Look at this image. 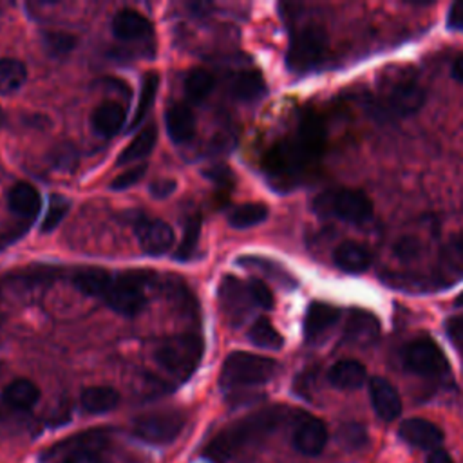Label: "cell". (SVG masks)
I'll list each match as a JSON object with an SVG mask.
<instances>
[{"label":"cell","mask_w":463,"mask_h":463,"mask_svg":"<svg viewBox=\"0 0 463 463\" xmlns=\"http://www.w3.org/2000/svg\"><path fill=\"white\" fill-rule=\"evenodd\" d=\"M284 415L281 409H265L256 415H250L230 427L223 429L212 438L206 447V456L214 461H226L238 456L247 447L261 441L272 434L283 422Z\"/></svg>","instance_id":"1"},{"label":"cell","mask_w":463,"mask_h":463,"mask_svg":"<svg viewBox=\"0 0 463 463\" xmlns=\"http://www.w3.org/2000/svg\"><path fill=\"white\" fill-rule=\"evenodd\" d=\"M205 342L197 333H181L165 338L154 352L156 364L179 380L190 379L203 359Z\"/></svg>","instance_id":"2"},{"label":"cell","mask_w":463,"mask_h":463,"mask_svg":"<svg viewBox=\"0 0 463 463\" xmlns=\"http://www.w3.org/2000/svg\"><path fill=\"white\" fill-rule=\"evenodd\" d=\"M277 373L275 361L247 352L230 354L221 368V386L226 389L261 386Z\"/></svg>","instance_id":"3"},{"label":"cell","mask_w":463,"mask_h":463,"mask_svg":"<svg viewBox=\"0 0 463 463\" xmlns=\"http://www.w3.org/2000/svg\"><path fill=\"white\" fill-rule=\"evenodd\" d=\"M425 101V92L413 74H386L380 83V109L384 112L407 116L416 112Z\"/></svg>","instance_id":"4"},{"label":"cell","mask_w":463,"mask_h":463,"mask_svg":"<svg viewBox=\"0 0 463 463\" xmlns=\"http://www.w3.org/2000/svg\"><path fill=\"white\" fill-rule=\"evenodd\" d=\"M313 208L322 215H336L347 223H363L373 215L371 199L364 192L350 188L319 196Z\"/></svg>","instance_id":"5"},{"label":"cell","mask_w":463,"mask_h":463,"mask_svg":"<svg viewBox=\"0 0 463 463\" xmlns=\"http://www.w3.org/2000/svg\"><path fill=\"white\" fill-rule=\"evenodd\" d=\"M105 304L116 313L135 317L145 306V279L136 272H127L114 277L110 290L105 295Z\"/></svg>","instance_id":"6"},{"label":"cell","mask_w":463,"mask_h":463,"mask_svg":"<svg viewBox=\"0 0 463 463\" xmlns=\"http://www.w3.org/2000/svg\"><path fill=\"white\" fill-rule=\"evenodd\" d=\"M185 427V416L179 411L147 413L135 420L133 432L147 443H172Z\"/></svg>","instance_id":"7"},{"label":"cell","mask_w":463,"mask_h":463,"mask_svg":"<svg viewBox=\"0 0 463 463\" xmlns=\"http://www.w3.org/2000/svg\"><path fill=\"white\" fill-rule=\"evenodd\" d=\"M404 363L409 371L422 377H440L449 370L443 352L429 336H418L407 344Z\"/></svg>","instance_id":"8"},{"label":"cell","mask_w":463,"mask_h":463,"mask_svg":"<svg viewBox=\"0 0 463 463\" xmlns=\"http://www.w3.org/2000/svg\"><path fill=\"white\" fill-rule=\"evenodd\" d=\"M328 49V35L322 28L310 26L302 30L292 42L288 51V66L293 71H308L320 64Z\"/></svg>","instance_id":"9"},{"label":"cell","mask_w":463,"mask_h":463,"mask_svg":"<svg viewBox=\"0 0 463 463\" xmlns=\"http://www.w3.org/2000/svg\"><path fill=\"white\" fill-rule=\"evenodd\" d=\"M219 302L224 319L230 324L238 326L247 319L250 311V302H254V299L245 283H241L234 275H224L219 284Z\"/></svg>","instance_id":"10"},{"label":"cell","mask_w":463,"mask_h":463,"mask_svg":"<svg viewBox=\"0 0 463 463\" xmlns=\"http://www.w3.org/2000/svg\"><path fill=\"white\" fill-rule=\"evenodd\" d=\"M136 238L149 256L167 254L176 241L174 230L162 219H142L136 224Z\"/></svg>","instance_id":"11"},{"label":"cell","mask_w":463,"mask_h":463,"mask_svg":"<svg viewBox=\"0 0 463 463\" xmlns=\"http://www.w3.org/2000/svg\"><path fill=\"white\" fill-rule=\"evenodd\" d=\"M293 447L304 456H319L328 443V429L322 420L302 415L293 427Z\"/></svg>","instance_id":"12"},{"label":"cell","mask_w":463,"mask_h":463,"mask_svg":"<svg viewBox=\"0 0 463 463\" xmlns=\"http://www.w3.org/2000/svg\"><path fill=\"white\" fill-rule=\"evenodd\" d=\"M400 438L418 449H440L443 441L441 429L425 418H409L400 424Z\"/></svg>","instance_id":"13"},{"label":"cell","mask_w":463,"mask_h":463,"mask_svg":"<svg viewBox=\"0 0 463 463\" xmlns=\"http://www.w3.org/2000/svg\"><path fill=\"white\" fill-rule=\"evenodd\" d=\"M112 33L116 39H120L124 42H133V40H144L153 37L154 28L151 21L140 12L122 10L112 19Z\"/></svg>","instance_id":"14"},{"label":"cell","mask_w":463,"mask_h":463,"mask_svg":"<svg viewBox=\"0 0 463 463\" xmlns=\"http://www.w3.org/2000/svg\"><path fill=\"white\" fill-rule=\"evenodd\" d=\"M370 395H371V404L375 413L384 422H393L395 418L400 416L402 413L400 395L386 379L375 377L370 382Z\"/></svg>","instance_id":"15"},{"label":"cell","mask_w":463,"mask_h":463,"mask_svg":"<svg viewBox=\"0 0 463 463\" xmlns=\"http://www.w3.org/2000/svg\"><path fill=\"white\" fill-rule=\"evenodd\" d=\"M165 126L170 140L178 145L188 144L196 136V116L185 103H174L167 109Z\"/></svg>","instance_id":"16"},{"label":"cell","mask_w":463,"mask_h":463,"mask_svg":"<svg viewBox=\"0 0 463 463\" xmlns=\"http://www.w3.org/2000/svg\"><path fill=\"white\" fill-rule=\"evenodd\" d=\"M127 110L118 101H103L92 112V127L100 136L118 135L126 124Z\"/></svg>","instance_id":"17"},{"label":"cell","mask_w":463,"mask_h":463,"mask_svg":"<svg viewBox=\"0 0 463 463\" xmlns=\"http://www.w3.org/2000/svg\"><path fill=\"white\" fill-rule=\"evenodd\" d=\"M340 313L328 302H311L304 317V335L308 340H319L338 320Z\"/></svg>","instance_id":"18"},{"label":"cell","mask_w":463,"mask_h":463,"mask_svg":"<svg viewBox=\"0 0 463 463\" xmlns=\"http://www.w3.org/2000/svg\"><path fill=\"white\" fill-rule=\"evenodd\" d=\"M333 261L336 268H340L345 274H363L371 265V254L363 245L347 241L336 247Z\"/></svg>","instance_id":"19"},{"label":"cell","mask_w":463,"mask_h":463,"mask_svg":"<svg viewBox=\"0 0 463 463\" xmlns=\"http://www.w3.org/2000/svg\"><path fill=\"white\" fill-rule=\"evenodd\" d=\"M8 206L21 217H35L40 212L42 199L39 190L30 183H17L8 192Z\"/></svg>","instance_id":"20"},{"label":"cell","mask_w":463,"mask_h":463,"mask_svg":"<svg viewBox=\"0 0 463 463\" xmlns=\"http://www.w3.org/2000/svg\"><path fill=\"white\" fill-rule=\"evenodd\" d=\"M80 404L89 415H103L118 407L120 393L109 386H92L82 393Z\"/></svg>","instance_id":"21"},{"label":"cell","mask_w":463,"mask_h":463,"mask_svg":"<svg viewBox=\"0 0 463 463\" xmlns=\"http://www.w3.org/2000/svg\"><path fill=\"white\" fill-rule=\"evenodd\" d=\"M73 281L82 293L96 299H105L114 277L103 268H82L74 274Z\"/></svg>","instance_id":"22"},{"label":"cell","mask_w":463,"mask_h":463,"mask_svg":"<svg viewBox=\"0 0 463 463\" xmlns=\"http://www.w3.org/2000/svg\"><path fill=\"white\" fill-rule=\"evenodd\" d=\"M328 379L338 389H359L366 382V368L359 361H338L329 370Z\"/></svg>","instance_id":"23"},{"label":"cell","mask_w":463,"mask_h":463,"mask_svg":"<svg viewBox=\"0 0 463 463\" xmlns=\"http://www.w3.org/2000/svg\"><path fill=\"white\" fill-rule=\"evenodd\" d=\"M40 400V389L28 379H17L4 389V402L17 411H30Z\"/></svg>","instance_id":"24"},{"label":"cell","mask_w":463,"mask_h":463,"mask_svg":"<svg viewBox=\"0 0 463 463\" xmlns=\"http://www.w3.org/2000/svg\"><path fill=\"white\" fill-rule=\"evenodd\" d=\"M345 336L359 344L373 342L379 336V320L371 313L357 310L350 315V320H347Z\"/></svg>","instance_id":"25"},{"label":"cell","mask_w":463,"mask_h":463,"mask_svg":"<svg viewBox=\"0 0 463 463\" xmlns=\"http://www.w3.org/2000/svg\"><path fill=\"white\" fill-rule=\"evenodd\" d=\"M156 142H158L156 126L144 127L135 136V140L127 145V149H124V153L118 156V165H126V163H133V162H140V160L147 158L154 151Z\"/></svg>","instance_id":"26"},{"label":"cell","mask_w":463,"mask_h":463,"mask_svg":"<svg viewBox=\"0 0 463 463\" xmlns=\"http://www.w3.org/2000/svg\"><path fill=\"white\" fill-rule=\"evenodd\" d=\"M28 80L26 66L17 58H0V94L19 92Z\"/></svg>","instance_id":"27"},{"label":"cell","mask_w":463,"mask_h":463,"mask_svg":"<svg viewBox=\"0 0 463 463\" xmlns=\"http://www.w3.org/2000/svg\"><path fill=\"white\" fill-rule=\"evenodd\" d=\"M266 92V83L261 73L245 71L232 83V94L240 101H258Z\"/></svg>","instance_id":"28"},{"label":"cell","mask_w":463,"mask_h":463,"mask_svg":"<svg viewBox=\"0 0 463 463\" xmlns=\"http://www.w3.org/2000/svg\"><path fill=\"white\" fill-rule=\"evenodd\" d=\"M105 436L101 432H89L80 436V441L73 445V450L66 456L64 463H101V456L96 445H101Z\"/></svg>","instance_id":"29"},{"label":"cell","mask_w":463,"mask_h":463,"mask_svg":"<svg viewBox=\"0 0 463 463\" xmlns=\"http://www.w3.org/2000/svg\"><path fill=\"white\" fill-rule=\"evenodd\" d=\"M268 217V206L263 203H245L241 206H236L228 214L230 226L238 230H247L252 226L261 224Z\"/></svg>","instance_id":"30"},{"label":"cell","mask_w":463,"mask_h":463,"mask_svg":"<svg viewBox=\"0 0 463 463\" xmlns=\"http://www.w3.org/2000/svg\"><path fill=\"white\" fill-rule=\"evenodd\" d=\"M214 87H215L214 74L201 67L192 69L185 78V92L196 103L203 101L214 91Z\"/></svg>","instance_id":"31"},{"label":"cell","mask_w":463,"mask_h":463,"mask_svg":"<svg viewBox=\"0 0 463 463\" xmlns=\"http://www.w3.org/2000/svg\"><path fill=\"white\" fill-rule=\"evenodd\" d=\"M250 340L258 345V347H263V350H281L284 340L281 336V333L274 328V324L261 317L254 322V326L250 328V333H249Z\"/></svg>","instance_id":"32"},{"label":"cell","mask_w":463,"mask_h":463,"mask_svg":"<svg viewBox=\"0 0 463 463\" xmlns=\"http://www.w3.org/2000/svg\"><path fill=\"white\" fill-rule=\"evenodd\" d=\"M158 87H160V74L154 73V71L147 73L145 78H144V85H142V92H140V100H138V107H136V112H135L131 129H136L138 124L144 122L147 112L154 105V100H156V94H158Z\"/></svg>","instance_id":"33"},{"label":"cell","mask_w":463,"mask_h":463,"mask_svg":"<svg viewBox=\"0 0 463 463\" xmlns=\"http://www.w3.org/2000/svg\"><path fill=\"white\" fill-rule=\"evenodd\" d=\"M42 44L49 57L62 58L67 57L78 44V39L67 31H44Z\"/></svg>","instance_id":"34"},{"label":"cell","mask_w":463,"mask_h":463,"mask_svg":"<svg viewBox=\"0 0 463 463\" xmlns=\"http://www.w3.org/2000/svg\"><path fill=\"white\" fill-rule=\"evenodd\" d=\"M199 236H201V215L197 214V215L188 217V221L185 223V234H183L181 247L176 252V259L188 261L197 249Z\"/></svg>","instance_id":"35"},{"label":"cell","mask_w":463,"mask_h":463,"mask_svg":"<svg viewBox=\"0 0 463 463\" xmlns=\"http://www.w3.org/2000/svg\"><path fill=\"white\" fill-rule=\"evenodd\" d=\"M67 212H69V201L60 194H53L49 197V208H48V214H46L42 228H40L42 234H49V232L57 230V226L64 221Z\"/></svg>","instance_id":"36"},{"label":"cell","mask_w":463,"mask_h":463,"mask_svg":"<svg viewBox=\"0 0 463 463\" xmlns=\"http://www.w3.org/2000/svg\"><path fill=\"white\" fill-rule=\"evenodd\" d=\"M51 165L58 170L71 172L78 165V154L71 145H60L51 153Z\"/></svg>","instance_id":"37"},{"label":"cell","mask_w":463,"mask_h":463,"mask_svg":"<svg viewBox=\"0 0 463 463\" xmlns=\"http://www.w3.org/2000/svg\"><path fill=\"white\" fill-rule=\"evenodd\" d=\"M147 163H142V165H135L133 169L126 170L124 174H120L118 178H114L112 183H110V188L112 190H127L131 188L133 185H136L138 181L144 179V176L147 174Z\"/></svg>","instance_id":"38"},{"label":"cell","mask_w":463,"mask_h":463,"mask_svg":"<svg viewBox=\"0 0 463 463\" xmlns=\"http://www.w3.org/2000/svg\"><path fill=\"white\" fill-rule=\"evenodd\" d=\"M247 286H249V292H250V295H252V299H254V302L258 306H261L265 310H272L274 308V304H275L274 293L261 279H250L247 283Z\"/></svg>","instance_id":"39"},{"label":"cell","mask_w":463,"mask_h":463,"mask_svg":"<svg viewBox=\"0 0 463 463\" xmlns=\"http://www.w3.org/2000/svg\"><path fill=\"white\" fill-rule=\"evenodd\" d=\"M445 254H447L449 265L454 266L456 270L463 272V236L454 238V240L447 245Z\"/></svg>","instance_id":"40"},{"label":"cell","mask_w":463,"mask_h":463,"mask_svg":"<svg viewBox=\"0 0 463 463\" xmlns=\"http://www.w3.org/2000/svg\"><path fill=\"white\" fill-rule=\"evenodd\" d=\"M178 188V183L174 179H158L151 185V196L156 199H167L169 196H172Z\"/></svg>","instance_id":"41"},{"label":"cell","mask_w":463,"mask_h":463,"mask_svg":"<svg viewBox=\"0 0 463 463\" xmlns=\"http://www.w3.org/2000/svg\"><path fill=\"white\" fill-rule=\"evenodd\" d=\"M342 434V443L347 447H359L364 440V429L361 425H345Z\"/></svg>","instance_id":"42"},{"label":"cell","mask_w":463,"mask_h":463,"mask_svg":"<svg viewBox=\"0 0 463 463\" xmlns=\"http://www.w3.org/2000/svg\"><path fill=\"white\" fill-rule=\"evenodd\" d=\"M445 329H447V335L452 342H456L458 345H463V315L461 317H452L450 320H447Z\"/></svg>","instance_id":"43"},{"label":"cell","mask_w":463,"mask_h":463,"mask_svg":"<svg viewBox=\"0 0 463 463\" xmlns=\"http://www.w3.org/2000/svg\"><path fill=\"white\" fill-rule=\"evenodd\" d=\"M418 250H420V245H418V241H415V240H409V238H406V240L398 241V243H397V247H395V252H397V256H398V258H402V259L415 258V256L418 254Z\"/></svg>","instance_id":"44"},{"label":"cell","mask_w":463,"mask_h":463,"mask_svg":"<svg viewBox=\"0 0 463 463\" xmlns=\"http://www.w3.org/2000/svg\"><path fill=\"white\" fill-rule=\"evenodd\" d=\"M447 24L452 30H463V3H454L450 6Z\"/></svg>","instance_id":"45"},{"label":"cell","mask_w":463,"mask_h":463,"mask_svg":"<svg viewBox=\"0 0 463 463\" xmlns=\"http://www.w3.org/2000/svg\"><path fill=\"white\" fill-rule=\"evenodd\" d=\"M205 176L208 178V179H212V181H215V183H228V181H232V170L228 169V167H214V169H208V170H205Z\"/></svg>","instance_id":"46"},{"label":"cell","mask_w":463,"mask_h":463,"mask_svg":"<svg viewBox=\"0 0 463 463\" xmlns=\"http://www.w3.org/2000/svg\"><path fill=\"white\" fill-rule=\"evenodd\" d=\"M425 463H454L450 454L443 449H434L429 456H427V461Z\"/></svg>","instance_id":"47"},{"label":"cell","mask_w":463,"mask_h":463,"mask_svg":"<svg viewBox=\"0 0 463 463\" xmlns=\"http://www.w3.org/2000/svg\"><path fill=\"white\" fill-rule=\"evenodd\" d=\"M452 76L463 83V57L452 64Z\"/></svg>","instance_id":"48"},{"label":"cell","mask_w":463,"mask_h":463,"mask_svg":"<svg viewBox=\"0 0 463 463\" xmlns=\"http://www.w3.org/2000/svg\"><path fill=\"white\" fill-rule=\"evenodd\" d=\"M4 120H6V114H4L3 107H0V127H3V126H4Z\"/></svg>","instance_id":"49"},{"label":"cell","mask_w":463,"mask_h":463,"mask_svg":"<svg viewBox=\"0 0 463 463\" xmlns=\"http://www.w3.org/2000/svg\"><path fill=\"white\" fill-rule=\"evenodd\" d=\"M456 306H463V293L461 295H458V299H456V302H454Z\"/></svg>","instance_id":"50"}]
</instances>
